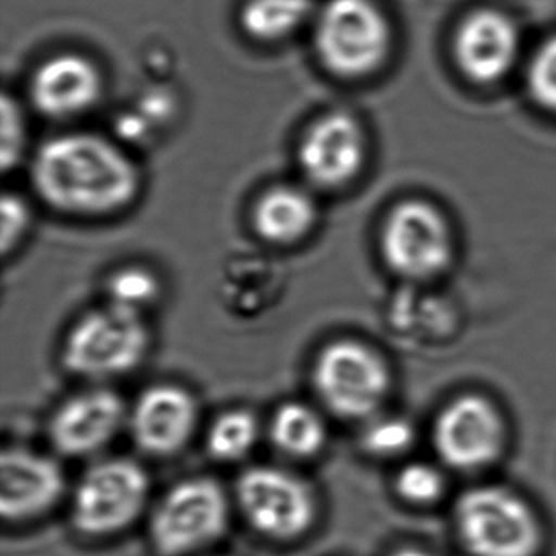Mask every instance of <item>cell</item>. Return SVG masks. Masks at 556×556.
Instances as JSON below:
<instances>
[{"label": "cell", "mask_w": 556, "mask_h": 556, "mask_svg": "<svg viewBox=\"0 0 556 556\" xmlns=\"http://www.w3.org/2000/svg\"><path fill=\"white\" fill-rule=\"evenodd\" d=\"M269 439L286 457L312 458L327 442V426L312 406L288 402L279 406L269 422Z\"/></svg>", "instance_id": "cell-18"}, {"label": "cell", "mask_w": 556, "mask_h": 556, "mask_svg": "<svg viewBox=\"0 0 556 556\" xmlns=\"http://www.w3.org/2000/svg\"><path fill=\"white\" fill-rule=\"evenodd\" d=\"M382 249L387 263L400 275L431 278L451 260V232L434 207L408 201L390 214L383 227Z\"/></svg>", "instance_id": "cell-9"}, {"label": "cell", "mask_w": 556, "mask_h": 556, "mask_svg": "<svg viewBox=\"0 0 556 556\" xmlns=\"http://www.w3.org/2000/svg\"><path fill=\"white\" fill-rule=\"evenodd\" d=\"M517 50L516 25L496 11H481L468 17L455 40L462 71L477 83L501 79L513 67Z\"/></svg>", "instance_id": "cell-16"}, {"label": "cell", "mask_w": 556, "mask_h": 556, "mask_svg": "<svg viewBox=\"0 0 556 556\" xmlns=\"http://www.w3.org/2000/svg\"><path fill=\"white\" fill-rule=\"evenodd\" d=\"M314 41L330 73L356 79L386 60L390 28L372 0H328L315 17Z\"/></svg>", "instance_id": "cell-4"}, {"label": "cell", "mask_w": 556, "mask_h": 556, "mask_svg": "<svg viewBox=\"0 0 556 556\" xmlns=\"http://www.w3.org/2000/svg\"><path fill=\"white\" fill-rule=\"evenodd\" d=\"M393 556H429L426 553L418 552V549H403V552L395 553Z\"/></svg>", "instance_id": "cell-27"}, {"label": "cell", "mask_w": 556, "mask_h": 556, "mask_svg": "<svg viewBox=\"0 0 556 556\" xmlns=\"http://www.w3.org/2000/svg\"><path fill=\"white\" fill-rule=\"evenodd\" d=\"M413 435L415 432L405 419H377L364 434V445L380 457H393L412 447Z\"/></svg>", "instance_id": "cell-22"}, {"label": "cell", "mask_w": 556, "mask_h": 556, "mask_svg": "<svg viewBox=\"0 0 556 556\" xmlns=\"http://www.w3.org/2000/svg\"><path fill=\"white\" fill-rule=\"evenodd\" d=\"M66 490L63 468L54 458L24 447L0 455V514L9 522L37 519L53 509Z\"/></svg>", "instance_id": "cell-12"}, {"label": "cell", "mask_w": 556, "mask_h": 556, "mask_svg": "<svg viewBox=\"0 0 556 556\" xmlns=\"http://www.w3.org/2000/svg\"><path fill=\"white\" fill-rule=\"evenodd\" d=\"M314 14L312 0H247L240 25L253 40L276 43L298 34Z\"/></svg>", "instance_id": "cell-19"}, {"label": "cell", "mask_w": 556, "mask_h": 556, "mask_svg": "<svg viewBox=\"0 0 556 556\" xmlns=\"http://www.w3.org/2000/svg\"><path fill=\"white\" fill-rule=\"evenodd\" d=\"M27 128H25L24 112L15 100L4 96L2 99V168L4 172L21 162L24 157Z\"/></svg>", "instance_id": "cell-24"}, {"label": "cell", "mask_w": 556, "mask_h": 556, "mask_svg": "<svg viewBox=\"0 0 556 556\" xmlns=\"http://www.w3.org/2000/svg\"><path fill=\"white\" fill-rule=\"evenodd\" d=\"M258 418L249 409H229L214 419L206 447L214 460L239 462L255 448L260 439Z\"/></svg>", "instance_id": "cell-20"}, {"label": "cell", "mask_w": 556, "mask_h": 556, "mask_svg": "<svg viewBox=\"0 0 556 556\" xmlns=\"http://www.w3.org/2000/svg\"><path fill=\"white\" fill-rule=\"evenodd\" d=\"M503 439L500 415L480 396L455 400L435 425L439 454L462 470H475L493 462L503 447Z\"/></svg>", "instance_id": "cell-14"}, {"label": "cell", "mask_w": 556, "mask_h": 556, "mask_svg": "<svg viewBox=\"0 0 556 556\" xmlns=\"http://www.w3.org/2000/svg\"><path fill=\"white\" fill-rule=\"evenodd\" d=\"M396 486L406 500L425 504L438 500L444 483L441 473L431 465L412 464L403 468Z\"/></svg>", "instance_id": "cell-26"}, {"label": "cell", "mask_w": 556, "mask_h": 556, "mask_svg": "<svg viewBox=\"0 0 556 556\" xmlns=\"http://www.w3.org/2000/svg\"><path fill=\"white\" fill-rule=\"evenodd\" d=\"M198 403L184 387L159 383L136 400L128 415L135 444L144 454L170 457L187 447L197 431Z\"/></svg>", "instance_id": "cell-11"}, {"label": "cell", "mask_w": 556, "mask_h": 556, "mask_svg": "<svg viewBox=\"0 0 556 556\" xmlns=\"http://www.w3.org/2000/svg\"><path fill=\"white\" fill-rule=\"evenodd\" d=\"M99 67L83 54H56L30 80V99L41 115L70 119L89 112L102 96Z\"/></svg>", "instance_id": "cell-15"}, {"label": "cell", "mask_w": 556, "mask_h": 556, "mask_svg": "<svg viewBox=\"0 0 556 556\" xmlns=\"http://www.w3.org/2000/svg\"><path fill=\"white\" fill-rule=\"evenodd\" d=\"M31 181L45 203L71 216L116 213L139 191L135 162L110 139L89 132H70L41 146Z\"/></svg>", "instance_id": "cell-1"}, {"label": "cell", "mask_w": 556, "mask_h": 556, "mask_svg": "<svg viewBox=\"0 0 556 556\" xmlns=\"http://www.w3.org/2000/svg\"><path fill=\"white\" fill-rule=\"evenodd\" d=\"M0 247L2 253L14 252L30 229L31 213L24 198L17 193H4L0 203Z\"/></svg>", "instance_id": "cell-25"}, {"label": "cell", "mask_w": 556, "mask_h": 556, "mask_svg": "<svg viewBox=\"0 0 556 556\" xmlns=\"http://www.w3.org/2000/svg\"><path fill=\"white\" fill-rule=\"evenodd\" d=\"M529 89L533 99L556 112V37L545 41L529 67Z\"/></svg>", "instance_id": "cell-23"}, {"label": "cell", "mask_w": 556, "mask_h": 556, "mask_svg": "<svg viewBox=\"0 0 556 556\" xmlns=\"http://www.w3.org/2000/svg\"><path fill=\"white\" fill-rule=\"evenodd\" d=\"M148 471L129 458H105L93 464L77 483L71 520L77 532L110 536L138 520L148 506Z\"/></svg>", "instance_id": "cell-5"}, {"label": "cell", "mask_w": 556, "mask_h": 556, "mask_svg": "<svg viewBox=\"0 0 556 556\" xmlns=\"http://www.w3.org/2000/svg\"><path fill=\"white\" fill-rule=\"evenodd\" d=\"M151 350L142 315L106 304L87 312L64 340L63 364L87 380H110L141 366Z\"/></svg>", "instance_id": "cell-2"}, {"label": "cell", "mask_w": 556, "mask_h": 556, "mask_svg": "<svg viewBox=\"0 0 556 556\" xmlns=\"http://www.w3.org/2000/svg\"><path fill=\"white\" fill-rule=\"evenodd\" d=\"M366 157L363 128L346 113H328L302 138L299 164L318 188H338L356 177Z\"/></svg>", "instance_id": "cell-13"}, {"label": "cell", "mask_w": 556, "mask_h": 556, "mask_svg": "<svg viewBox=\"0 0 556 556\" xmlns=\"http://www.w3.org/2000/svg\"><path fill=\"white\" fill-rule=\"evenodd\" d=\"M229 500L213 478L178 481L155 506L149 533L161 556H188L219 540L229 526Z\"/></svg>", "instance_id": "cell-3"}, {"label": "cell", "mask_w": 556, "mask_h": 556, "mask_svg": "<svg viewBox=\"0 0 556 556\" xmlns=\"http://www.w3.org/2000/svg\"><path fill=\"white\" fill-rule=\"evenodd\" d=\"M458 530L475 556H532L539 546V523L516 494L503 488H478L462 497Z\"/></svg>", "instance_id": "cell-7"}, {"label": "cell", "mask_w": 556, "mask_h": 556, "mask_svg": "<svg viewBox=\"0 0 556 556\" xmlns=\"http://www.w3.org/2000/svg\"><path fill=\"white\" fill-rule=\"evenodd\" d=\"M162 286L151 269L126 266L110 276L106 282V304L142 315L161 295Z\"/></svg>", "instance_id": "cell-21"}, {"label": "cell", "mask_w": 556, "mask_h": 556, "mask_svg": "<svg viewBox=\"0 0 556 556\" xmlns=\"http://www.w3.org/2000/svg\"><path fill=\"white\" fill-rule=\"evenodd\" d=\"M125 400L110 389L77 393L54 412L48 428L51 444L64 457L99 454L128 425Z\"/></svg>", "instance_id": "cell-10"}, {"label": "cell", "mask_w": 556, "mask_h": 556, "mask_svg": "<svg viewBox=\"0 0 556 556\" xmlns=\"http://www.w3.org/2000/svg\"><path fill=\"white\" fill-rule=\"evenodd\" d=\"M236 497L250 526L268 539H299L317 517V500L307 481L269 465L243 471Z\"/></svg>", "instance_id": "cell-6"}, {"label": "cell", "mask_w": 556, "mask_h": 556, "mask_svg": "<svg viewBox=\"0 0 556 556\" xmlns=\"http://www.w3.org/2000/svg\"><path fill=\"white\" fill-rule=\"evenodd\" d=\"M315 390L324 405L341 418L372 415L389 392V370L383 361L356 341H334L315 361Z\"/></svg>", "instance_id": "cell-8"}, {"label": "cell", "mask_w": 556, "mask_h": 556, "mask_svg": "<svg viewBox=\"0 0 556 556\" xmlns=\"http://www.w3.org/2000/svg\"><path fill=\"white\" fill-rule=\"evenodd\" d=\"M317 204L304 188L279 185L265 191L253 207V229L266 242L292 245L312 232Z\"/></svg>", "instance_id": "cell-17"}]
</instances>
